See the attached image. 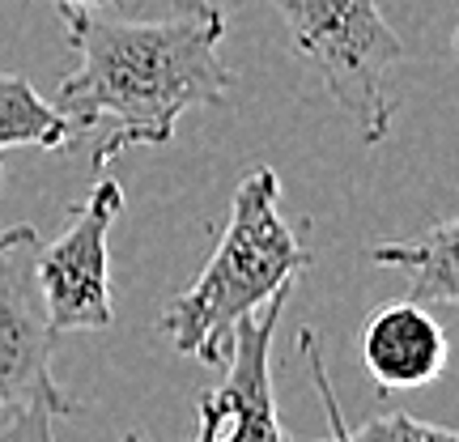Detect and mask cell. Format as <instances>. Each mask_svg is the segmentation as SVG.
Segmentation results:
<instances>
[{
    "mask_svg": "<svg viewBox=\"0 0 459 442\" xmlns=\"http://www.w3.org/2000/svg\"><path fill=\"white\" fill-rule=\"evenodd\" d=\"M77 68L60 82L56 111L73 136H94V170L132 145H166L187 107H221L234 73L221 65L226 17L196 0L158 22L102 17L60 4Z\"/></svg>",
    "mask_w": 459,
    "mask_h": 442,
    "instance_id": "cell-1",
    "label": "cell"
},
{
    "mask_svg": "<svg viewBox=\"0 0 459 442\" xmlns=\"http://www.w3.org/2000/svg\"><path fill=\"white\" fill-rule=\"evenodd\" d=\"M277 200L281 179L273 166H255L238 183L213 260L204 264L196 285L183 290L158 319V328L175 341L179 353L204 366H226L234 353V328L277 290L294 285V277L311 264V251L285 226Z\"/></svg>",
    "mask_w": 459,
    "mask_h": 442,
    "instance_id": "cell-2",
    "label": "cell"
},
{
    "mask_svg": "<svg viewBox=\"0 0 459 442\" xmlns=\"http://www.w3.org/2000/svg\"><path fill=\"white\" fill-rule=\"evenodd\" d=\"M273 4L294 48L319 68L328 94L353 119L361 145L392 132L387 77L404 60L400 34L378 13V0H264Z\"/></svg>",
    "mask_w": 459,
    "mask_h": 442,
    "instance_id": "cell-3",
    "label": "cell"
},
{
    "mask_svg": "<svg viewBox=\"0 0 459 442\" xmlns=\"http://www.w3.org/2000/svg\"><path fill=\"white\" fill-rule=\"evenodd\" d=\"M124 213V187L99 179L94 192L68 209V226L34 251V277L56 332H102L111 328V260L107 234Z\"/></svg>",
    "mask_w": 459,
    "mask_h": 442,
    "instance_id": "cell-4",
    "label": "cell"
},
{
    "mask_svg": "<svg viewBox=\"0 0 459 442\" xmlns=\"http://www.w3.org/2000/svg\"><path fill=\"white\" fill-rule=\"evenodd\" d=\"M39 230L17 226L0 234V409L51 404L60 417L77 412V400L51 378V353L60 332L51 328L39 277H34Z\"/></svg>",
    "mask_w": 459,
    "mask_h": 442,
    "instance_id": "cell-5",
    "label": "cell"
},
{
    "mask_svg": "<svg viewBox=\"0 0 459 442\" xmlns=\"http://www.w3.org/2000/svg\"><path fill=\"white\" fill-rule=\"evenodd\" d=\"M290 290L294 285L277 290L260 307V315L234 328L226 378L209 387L196 404V442H290L273 400V336L281 311L290 307Z\"/></svg>",
    "mask_w": 459,
    "mask_h": 442,
    "instance_id": "cell-6",
    "label": "cell"
},
{
    "mask_svg": "<svg viewBox=\"0 0 459 442\" xmlns=\"http://www.w3.org/2000/svg\"><path fill=\"white\" fill-rule=\"evenodd\" d=\"M361 361L383 392L426 387L446 366V332L421 302H387L361 332Z\"/></svg>",
    "mask_w": 459,
    "mask_h": 442,
    "instance_id": "cell-7",
    "label": "cell"
},
{
    "mask_svg": "<svg viewBox=\"0 0 459 442\" xmlns=\"http://www.w3.org/2000/svg\"><path fill=\"white\" fill-rule=\"evenodd\" d=\"M459 221H438L412 243H378L370 247V260L383 268H400L409 277L412 302L421 307H455L459 273H455Z\"/></svg>",
    "mask_w": 459,
    "mask_h": 442,
    "instance_id": "cell-8",
    "label": "cell"
},
{
    "mask_svg": "<svg viewBox=\"0 0 459 442\" xmlns=\"http://www.w3.org/2000/svg\"><path fill=\"white\" fill-rule=\"evenodd\" d=\"M73 124L56 111L26 77L0 73V149H65L73 145Z\"/></svg>",
    "mask_w": 459,
    "mask_h": 442,
    "instance_id": "cell-9",
    "label": "cell"
},
{
    "mask_svg": "<svg viewBox=\"0 0 459 442\" xmlns=\"http://www.w3.org/2000/svg\"><path fill=\"white\" fill-rule=\"evenodd\" d=\"M344 442H459V434L434 421H417L409 412H378L358 429L344 426Z\"/></svg>",
    "mask_w": 459,
    "mask_h": 442,
    "instance_id": "cell-10",
    "label": "cell"
},
{
    "mask_svg": "<svg viewBox=\"0 0 459 442\" xmlns=\"http://www.w3.org/2000/svg\"><path fill=\"white\" fill-rule=\"evenodd\" d=\"M298 344H302V361H307L315 392H319L324 412H328V438H319V442H344V412H341V404H336V392H332L328 366H324V358H319V341H315V332L302 328L298 332Z\"/></svg>",
    "mask_w": 459,
    "mask_h": 442,
    "instance_id": "cell-11",
    "label": "cell"
},
{
    "mask_svg": "<svg viewBox=\"0 0 459 442\" xmlns=\"http://www.w3.org/2000/svg\"><path fill=\"white\" fill-rule=\"evenodd\" d=\"M60 412L51 404H30V409H17L4 426H0V442H56L51 434V421Z\"/></svg>",
    "mask_w": 459,
    "mask_h": 442,
    "instance_id": "cell-12",
    "label": "cell"
},
{
    "mask_svg": "<svg viewBox=\"0 0 459 442\" xmlns=\"http://www.w3.org/2000/svg\"><path fill=\"white\" fill-rule=\"evenodd\" d=\"M56 4H73V9H102V4H111V0H56Z\"/></svg>",
    "mask_w": 459,
    "mask_h": 442,
    "instance_id": "cell-13",
    "label": "cell"
},
{
    "mask_svg": "<svg viewBox=\"0 0 459 442\" xmlns=\"http://www.w3.org/2000/svg\"><path fill=\"white\" fill-rule=\"evenodd\" d=\"M124 442H141V434H128V438H124Z\"/></svg>",
    "mask_w": 459,
    "mask_h": 442,
    "instance_id": "cell-14",
    "label": "cell"
},
{
    "mask_svg": "<svg viewBox=\"0 0 459 442\" xmlns=\"http://www.w3.org/2000/svg\"><path fill=\"white\" fill-rule=\"evenodd\" d=\"M0 234H4V230H0Z\"/></svg>",
    "mask_w": 459,
    "mask_h": 442,
    "instance_id": "cell-15",
    "label": "cell"
}]
</instances>
